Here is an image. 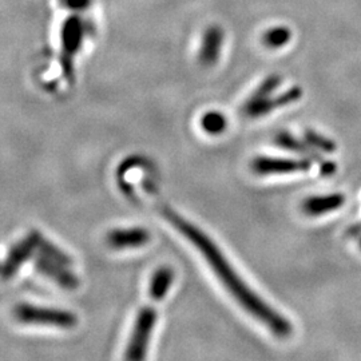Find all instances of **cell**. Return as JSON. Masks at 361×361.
I'll return each mask as SVG.
<instances>
[{
    "label": "cell",
    "mask_w": 361,
    "mask_h": 361,
    "mask_svg": "<svg viewBox=\"0 0 361 361\" xmlns=\"http://www.w3.org/2000/svg\"><path fill=\"white\" fill-rule=\"evenodd\" d=\"M162 214L180 231L192 244H193L202 256L207 258L209 265L217 274L219 281L232 293V296L241 304V307L249 312L256 320L261 322L269 328L273 334L279 337H288L292 334V325L276 310L269 307L240 279L234 271L229 261L222 255L219 246L201 232L197 226L192 225L189 221L182 219L176 212L169 207L162 209Z\"/></svg>",
    "instance_id": "6da1fadb"
},
{
    "label": "cell",
    "mask_w": 361,
    "mask_h": 361,
    "mask_svg": "<svg viewBox=\"0 0 361 361\" xmlns=\"http://www.w3.org/2000/svg\"><path fill=\"white\" fill-rule=\"evenodd\" d=\"M87 32L85 20L79 15L68 16L62 26L61 39H62V67L66 75H70L73 71V61L75 54L83 44V40Z\"/></svg>",
    "instance_id": "7a4b0ae2"
},
{
    "label": "cell",
    "mask_w": 361,
    "mask_h": 361,
    "mask_svg": "<svg viewBox=\"0 0 361 361\" xmlns=\"http://www.w3.org/2000/svg\"><path fill=\"white\" fill-rule=\"evenodd\" d=\"M15 316L19 322L26 324H42V325H54L70 328L77 324V317L66 310L40 308L34 305L22 304L16 307Z\"/></svg>",
    "instance_id": "3957f363"
},
{
    "label": "cell",
    "mask_w": 361,
    "mask_h": 361,
    "mask_svg": "<svg viewBox=\"0 0 361 361\" xmlns=\"http://www.w3.org/2000/svg\"><path fill=\"white\" fill-rule=\"evenodd\" d=\"M157 313L150 307H146L140 312L137 322L134 325V331L130 338L129 345L126 349V359L129 360H142L146 357V352L149 347L150 336L153 334Z\"/></svg>",
    "instance_id": "277c9868"
},
{
    "label": "cell",
    "mask_w": 361,
    "mask_h": 361,
    "mask_svg": "<svg viewBox=\"0 0 361 361\" xmlns=\"http://www.w3.org/2000/svg\"><path fill=\"white\" fill-rule=\"evenodd\" d=\"M310 159H284V158H269L259 157L252 164L253 171L258 176H271V174H289L298 171H308Z\"/></svg>",
    "instance_id": "5b68a950"
},
{
    "label": "cell",
    "mask_w": 361,
    "mask_h": 361,
    "mask_svg": "<svg viewBox=\"0 0 361 361\" xmlns=\"http://www.w3.org/2000/svg\"><path fill=\"white\" fill-rule=\"evenodd\" d=\"M302 97V90L300 87H292L288 91L283 92L281 95L276 97V98H264L256 102H246L244 107V113L250 118H258V116H265L268 113H271L273 110L279 109V107H284L288 104H295L298 99H301Z\"/></svg>",
    "instance_id": "8992f818"
},
{
    "label": "cell",
    "mask_w": 361,
    "mask_h": 361,
    "mask_svg": "<svg viewBox=\"0 0 361 361\" xmlns=\"http://www.w3.org/2000/svg\"><path fill=\"white\" fill-rule=\"evenodd\" d=\"M39 238L40 235L38 234H31L25 241L19 243L13 247L0 269V274L3 279H10L13 273L20 268V265L31 257L35 247H38Z\"/></svg>",
    "instance_id": "52a82bcc"
},
{
    "label": "cell",
    "mask_w": 361,
    "mask_h": 361,
    "mask_svg": "<svg viewBox=\"0 0 361 361\" xmlns=\"http://www.w3.org/2000/svg\"><path fill=\"white\" fill-rule=\"evenodd\" d=\"M224 44V30L217 25L207 27L202 37L200 62L207 67H212L219 62L221 49Z\"/></svg>",
    "instance_id": "ba28073f"
},
{
    "label": "cell",
    "mask_w": 361,
    "mask_h": 361,
    "mask_svg": "<svg viewBox=\"0 0 361 361\" xmlns=\"http://www.w3.org/2000/svg\"><path fill=\"white\" fill-rule=\"evenodd\" d=\"M150 234L142 228H129V229H116L107 234L106 241L114 249H128L138 247L147 244Z\"/></svg>",
    "instance_id": "9c48e42d"
},
{
    "label": "cell",
    "mask_w": 361,
    "mask_h": 361,
    "mask_svg": "<svg viewBox=\"0 0 361 361\" xmlns=\"http://www.w3.org/2000/svg\"><path fill=\"white\" fill-rule=\"evenodd\" d=\"M66 264L59 261H55L52 258L46 257L42 255V257L37 259V268L40 273L49 276L54 281L67 289L77 288L78 280L74 277L73 273L66 269Z\"/></svg>",
    "instance_id": "30bf717a"
},
{
    "label": "cell",
    "mask_w": 361,
    "mask_h": 361,
    "mask_svg": "<svg viewBox=\"0 0 361 361\" xmlns=\"http://www.w3.org/2000/svg\"><path fill=\"white\" fill-rule=\"evenodd\" d=\"M345 198L343 194H329V195H320V197H310L308 198L302 209L310 216H322L329 213L338 207H343Z\"/></svg>",
    "instance_id": "8fae6325"
},
{
    "label": "cell",
    "mask_w": 361,
    "mask_h": 361,
    "mask_svg": "<svg viewBox=\"0 0 361 361\" xmlns=\"http://www.w3.org/2000/svg\"><path fill=\"white\" fill-rule=\"evenodd\" d=\"M276 143L283 147L285 150H289V152H295L297 154L305 155L308 159H313L316 162H319L320 165L325 162L323 161V158L320 157V154L314 150V147H312L310 143H302L301 141H298L296 137L288 134V133H281L276 137Z\"/></svg>",
    "instance_id": "7c38bea8"
},
{
    "label": "cell",
    "mask_w": 361,
    "mask_h": 361,
    "mask_svg": "<svg viewBox=\"0 0 361 361\" xmlns=\"http://www.w3.org/2000/svg\"><path fill=\"white\" fill-rule=\"evenodd\" d=\"M174 280V273L170 268H161L155 271L150 281V296L155 301H161L166 296L170 285Z\"/></svg>",
    "instance_id": "4fadbf2b"
},
{
    "label": "cell",
    "mask_w": 361,
    "mask_h": 361,
    "mask_svg": "<svg viewBox=\"0 0 361 361\" xmlns=\"http://www.w3.org/2000/svg\"><path fill=\"white\" fill-rule=\"evenodd\" d=\"M292 38V31L285 26L273 27L264 34V44L271 50L281 49L288 44Z\"/></svg>",
    "instance_id": "5bb4252c"
},
{
    "label": "cell",
    "mask_w": 361,
    "mask_h": 361,
    "mask_svg": "<svg viewBox=\"0 0 361 361\" xmlns=\"http://www.w3.org/2000/svg\"><path fill=\"white\" fill-rule=\"evenodd\" d=\"M201 126L209 134L216 135L226 129V118L219 111H209L201 119Z\"/></svg>",
    "instance_id": "9a60e30c"
},
{
    "label": "cell",
    "mask_w": 361,
    "mask_h": 361,
    "mask_svg": "<svg viewBox=\"0 0 361 361\" xmlns=\"http://www.w3.org/2000/svg\"><path fill=\"white\" fill-rule=\"evenodd\" d=\"M283 82V78L280 75H271V77L267 78L259 86L257 87V90L253 92V95L247 99L249 102H256L259 99H264V98H268L271 97V94L274 91L277 90V87L281 85Z\"/></svg>",
    "instance_id": "2e32d148"
},
{
    "label": "cell",
    "mask_w": 361,
    "mask_h": 361,
    "mask_svg": "<svg viewBox=\"0 0 361 361\" xmlns=\"http://www.w3.org/2000/svg\"><path fill=\"white\" fill-rule=\"evenodd\" d=\"M305 140H307V142L310 143L312 147L319 149V150L325 152V153H334L336 150L335 143L332 142L331 140L325 138L323 135L317 134L316 131L308 130L305 133Z\"/></svg>",
    "instance_id": "e0dca14e"
},
{
    "label": "cell",
    "mask_w": 361,
    "mask_h": 361,
    "mask_svg": "<svg viewBox=\"0 0 361 361\" xmlns=\"http://www.w3.org/2000/svg\"><path fill=\"white\" fill-rule=\"evenodd\" d=\"M62 6L71 10V11H85L86 8H89L91 4V0H61Z\"/></svg>",
    "instance_id": "ac0fdd59"
},
{
    "label": "cell",
    "mask_w": 361,
    "mask_h": 361,
    "mask_svg": "<svg viewBox=\"0 0 361 361\" xmlns=\"http://www.w3.org/2000/svg\"><path fill=\"white\" fill-rule=\"evenodd\" d=\"M336 171V164L334 162H328V161H325L322 164V174L323 176H331V174H334Z\"/></svg>",
    "instance_id": "d6986e66"
}]
</instances>
